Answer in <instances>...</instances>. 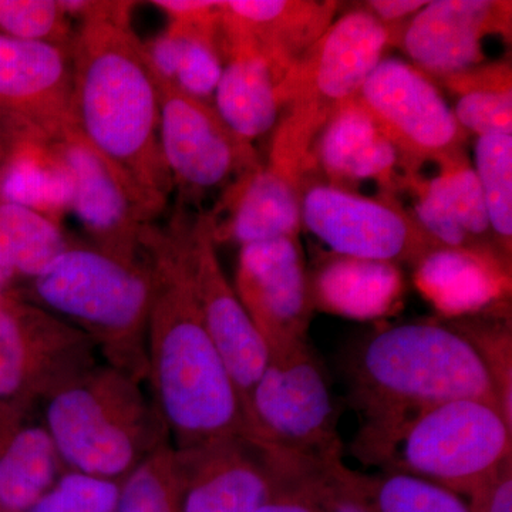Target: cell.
<instances>
[{"instance_id": "6da1fadb", "label": "cell", "mask_w": 512, "mask_h": 512, "mask_svg": "<svg viewBox=\"0 0 512 512\" xmlns=\"http://www.w3.org/2000/svg\"><path fill=\"white\" fill-rule=\"evenodd\" d=\"M136 5L63 2L79 22L72 43L74 126L154 221L174 192L160 147V89L130 25Z\"/></svg>"}, {"instance_id": "7a4b0ae2", "label": "cell", "mask_w": 512, "mask_h": 512, "mask_svg": "<svg viewBox=\"0 0 512 512\" xmlns=\"http://www.w3.org/2000/svg\"><path fill=\"white\" fill-rule=\"evenodd\" d=\"M345 370L363 420L356 453L370 463L383 466L397 434L413 417L450 400H493L512 420L463 316L376 330L349 350Z\"/></svg>"}, {"instance_id": "3957f363", "label": "cell", "mask_w": 512, "mask_h": 512, "mask_svg": "<svg viewBox=\"0 0 512 512\" xmlns=\"http://www.w3.org/2000/svg\"><path fill=\"white\" fill-rule=\"evenodd\" d=\"M143 249L157 285L147 328V383L171 446L254 440L244 406L212 340L167 229L150 225Z\"/></svg>"}, {"instance_id": "277c9868", "label": "cell", "mask_w": 512, "mask_h": 512, "mask_svg": "<svg viewBox=\"0 0 512 512\" xmlns=\"http://www.w3.org/2000/svg\"><path fill=\"white\" fill-rule=\"evenodd\" d=\"M30 282L36 305L82 332L104 363L146 383L157 285L146 252L124 258L74 241Z\"/></svg>"}, {"instance_id": "5b68a950", "label": "cell", "mask_w": 512, "mask_h": 512, "mask_svg": "<svg viewBox=\"0 0 512 512\" xmlns=\"http://www.w3.org/2000/svg\"><path fill=\"white\" fill-rule=\"evenodd\" d=\"M141 380L94 363L45 400V427L67 470L124 480L170 443Z\"/></svg>"}, {"instance_id": "8992f818", "label": "cell", "mask_w": 512, "mask_h": 512, "mask_svg": "<svg viewBox=\"0 0 512 512\" xmlns=\"http://www.w3.org/2000/svg\"><path fill=\"white\" fill-rule=\"evenodd\" d=\"M400 36L365 8L350 10L320 37L282 80V113L268 167L299 187L313 171V151L336 111L355 99Z\"/></svg>"}, {"instance_id": "52a82bcc", "label": "cell", "mask_w": 512, "mask_h": 512, "mask_svg": "<svg viewBox=\"0 0 512 512\" xmlns=\"http://www.w3.org/2000/svg\"><path fill=\"white\" fill-rule=\"evenodd\" d=\"M511 457L512 420L493 400L468 397L413 417L383 466L471 497Z\"/></svg>"}, {"instance_id": "ba28073f", "label": "cell", "mask_w": 512, "mask_h": 512, "mask_svg": "<svg viewBox=\"0 0 512 512\" xmlns=\"http://www.w3.org/2000/svg\"><path fill=\"white\" fill-rule=\"evenodd\" d=\"M268 353L247 404L256 443L312 463L342 460L338 412L328 375L308 339L268 349Z\"/></svg>"}, {"instance_id": "9c48e42d", "label": "cell", "mask_w": 512, "mask_h": 512, "mask_svg": "<svg viewBox=\"0 0 512 512\" xmlns=\"http://www.w3.org/2000/svg\"><path fill=\"white\" fill-rule=\"evenodd\" d=\"M160 89V147L178 208L218 197L262 165L254 144L227 126L214 104L165 84Z\"/></svg>"}, {"instance_id": "30bf717a", "label": "cell", "mask_w": 512, "mask_h": 512, "mask_svg": "<svg viewBox=\"0 0 512 512\" xmlns=\"http://www.w3.org/2000/svg\"><path fill=\"white\" fill-rule=\"evenodd\" d=\"M165 229L173 239L202 319L234 380L247 416L249 394L268 362V346L222 269L205 212L190 215L178 208Z\"/></svg>"}, {"instance_id": "8fae6325", "label": "cell", "mask_w": 512, "mask_h": 512, "mask_svg": "<svg viewBox=\"0 0 512 512\" xmlns=\"http://www.w3.org/2000/svg\"><path fill=\"white\" fill-rule=\"evenodd\" d=\"M357 99L399 151L409 177L426 161L443 165L463 156L466 131L436 86L412 64L383 59Z\"/></svg>"}, {"instance_id": "7c38bea8", "label": "cell", "mask_w": 512, "mask_h": 512, "mask_svg": "<svg viewBox=\"0 0 512 512\" xmlns=\"http://www.w3.org/2000/svg\"><path fill=\"white\" fill-rule=\"evenodd\" d=\"M97 363L93 343L36 303L0 301V403L29 407Z\"/></svg>"}, {"instance_id": "4fadbf2b", "label": "cell", "mask_w": 512, "mask_h": 512, "mask_svg": "<svg viewBox=\"0 0 512 512\" xmlns=\"http://www.w3.org/2000/svg\"><path fill=\"white\" fill-rule=\"evenodd\" d=\"M302 224L333 254L416 266L441 247L397 202L326 183L302 188Z\"/></svg>"}, {"instance_id": "5bb4252c", "label": "cell", "mask_w": 512, "mask_h": 512, "mask_svg": "<svg viewBox=\"0 0 512 512\" xmlns=\"http://www.w3.org/2000/svg\"><path fill=\"white\" fill-rule=\"evenodd\" d=\"M177 512H255L281 478L282 454L244 437L175 450Z\"/></svg>"}, {"instance_id": "9a60e30c", "label": "cell", "mask_w": 512, "mask_h": 512, "mask_svg": "<svg viewBox=\"0 0 512 512\" xmlns=\"http://www.w3.org/2000/svg\"><path fill=\"white\" fill-rule=\"evenodd\" d=\"M232 285L268 349L308 339L315 305L301 238L239 248Z\"/></svg>"}, {"instance_id": "2e32d148", "label": "cell", "mask_w": 512, "mask_h": 512, "mask_svg": "<svg viewBox=\"0 0 512 512\" xmlns=\"http://www.w3.org/2000/svg\"><path fill=\"white\" fill-rule=\"evenodd\" d=\"M73 177L70 214L90 244L124 258L144 255L143 239L153 224L120 174L86 140L76 126L52 134Z\"/></svg>"}, {"instance_id": "e0dca14e", "label": "cell", "mask_w": 512, "mask_h": 512, "mask_svg": "<svg viewBox=\"0 0 512 512\" xmlns=\"http://www.w3.org/2000/svg\"><path fill=\"white\" fill-rule=\"evenodd\" d=\"M510 32L511 2L434 0L404 26L399 42L420 72L446 79L483 63L485 37Z\"/></svg>"}, {"instance_id": "ac0fdd59", "label": "cell", "mask_w": 512, "mask_h": 512, "mask_svg": "<svg viewBox=\"0 0 512 512\" xmlns=\"http://www.w3.org/2000/svg\"><path fill=\"white\" fill-rule=\"evenodd\" d=\"M0 111L43 133L74 124L72 45L0 35Z\"/></svg>"}, {"instance_id": "d6986e66", "label": "cell", "mask_w": 512, "mask_h": 512, "mask_svg": "<svg viewBox=\"0 0 512 512\" xmlns=\"http://www.w3.org/2000/svg\"><path fill=\"white\" fill-rule=\"evenodd\" d=\"M338 2L231 0L222 2L220 52L244 47L264 56L284 76L335 22Z\"/></svg>"}, {"instance_id": "ffe728a7", "label": "cell", "mask_w": 512, "mask_h": 512, "mask_svg": "<svg viewBox=\"0 0 512 512\" xmlns=\"http://www.w3.org/2000/svg\"><path fill=\"white\" fill-rule=\"evenodd\" d=\"M299 185L259 165L222 192L211 211H204L215 244L239 248L272 239L299 237L302 227Z\"/></svg>"}, {"instance_id": "44dd1931", "label": "cell", "mask_w": 512, "mask_h": 512, "mask_svg": "<svg viewBox=\"0 0 512 512\" xmlns=\"http://www.w3.org/2000/svg\"><path fill=\"white\" fill-rule=\"evenodd\" d=\"M399 161V151L357 97L336 111L313 151V167L320 165L326 184L346 191L362 181L393 184Z\"/></svg>"}, {"instance_id": "7402d4cb", "label": "cell", "mask_w": 512, "mask_h": 512, "mask_svg": "<svg viewBox=\"0 0 512 512\" xmlns=\"http://www.w3.org/2000/svg\"><path fill=\"white\" fill-rule=\"evenodd\" d=\"M221 56L224 67L212 104L234 133L254 143L281 117L279 89L285 76L254 50L225 47Z\"/></svg>"}, {"instance_id": "603a6c76", "label": "cell", "mask_w": 512, "mask_h": 512, "mask_svg": "<svg viewBox=\"0 0 512 512\" xmlns=\"http://www.w3.org/2000/svg\"><path fill=\"white\" fill-rule=\"evenodd\" d=\"M73 177L56 138L26 126L0 168V200L62 222L72 210Z\"/></svg>"}, {"instance_id": "cb8c5ba5", "label": "cell", "mask_w": 512, "mask_h": 512, "mask_svg": "<svg viewBox=\"0 0 512 512\" xmlns=\"http://www.w3.org/2000/svg\"><path fill=\"white\" fill-rule=\"evenodd\" d=\"M309 284L315 308L355 319L386 315L403 293L396 264L336 254L320 261Z\"/></svg>"}, {"instance_id": "d4e9b609", "label": "cell", "mask_w": 512, "mask_h": 512, "mask_svg": "<svg viewBox=\"0 0 512 512\" xmlns=\"http://www.w3.org/2000/svg\"><path fill=\"white\" fill-rule=\"evenodd\" d=\"M414 279L440 312L460 318L500 302L511 275L495 262L471 252L440 248L414 266Z\"/></svg>"}, {"instance_id": "484cf974", "label": "cell", "mask_w": 512, "mask_h": 512, "mask_svg": "<svg viewBox=\"0 0 512 512\" xmlns=\"http://www.w3.org/2000/svg\"><path fill=\"white\" fill-rule=\"evenodd\" d=\"M220 18L210 22H168L164 32L143 43L148 66L158 84L211 103L224 67L218 45Z\"/></svg>"}, {"instance_id": "4316f807", "label": "cell", "mask_w": 512, "mask_h": 512, "mask_svg": "<svg viewBox=\"0 0 512 512\" xmlns=\"http://www.w3.org/2000/svg\"><path fill=\"white\" fill-rule=\"evenodd\" d=\"M64 467L45 426H23L0 450V507L28 511L53 487Z\"/></svg>"}, {"instance_id": "83f0119b", "label": "cell", "mask_w": 512, "mask_h": 512, "mask_svg": "<svg viewBox=\"0 0 512 512\" xmlns=\"http://www.w3.org/2000/svg\"><path fill=\"white\" fill-rule=\"evenodd\" d=\"M73 242L62 222L0 200V268L10 278L32 281Z\"/></svg>"}, {"instance_id": "f1b7e54d", "label": "cell", "mask_w": 512, "mask_h": 512, "mask_svg": "<svg viewBox=\"0 0 512 512\" xmlns=\"http://www.w3.org/2000/svg\"><path fill=\"white\" fill-rule=\"evenodd\" d=\"M476 175L487 208L498 254L511 269L512 251V136L478 137Z\"/></svg>"}, {"instance_id": "f546056e", "label": "cell", "mask_w": 512, "mask_h": 512, "mask_svg": "<svg viewBox=\"0 0 512 512\" xmlns=\"http://www.w3.org/2000/svg\"><path fill=\"white\" fill-rule=\"evenodd\" d=\"M357 480L376 512H471L460 494L402 471L357 473Z\"/></svg>"}, {"instance_id": "4dcf8cb0", "label": "cell", "mask_w": 512, "mask_h": 512, "mask_svg": "<svg viewBox=\"0 0 512 512\" xmlns=\"http://www.w3.org/2000/svg\"><path fill=\"white\" fill-rule=\"evenodd\" d=\"M433 181L458 225L474 242L478 251L487 258L493 259L505 272L511 274V269L505 266L498 254L490 221H488L483 191L474 168L470 167L463 156L457 157L441 165V171Z\"/></svg>"}, {"instance_id": "1f68e13d", "label": "cell", "mask_w": 512, "mask_h": 512, "mask_svg": "<svg viewBox=\"0 0 512 512\" xmlns=\"http://www.w3.org/2000/svg\"><path fill=\"white\" fill-rule=\"evenodd\" d=\"M116 512H177L174 447L165 443L121 483Z\"/></svg>"}, {"instance_id": "d6a6232c", "label": "cell", "mask_w": 512, "mask_h": 512, "mask_svg": "<svg viewBox=\"0 0 512 512\" xmlns=\"http://www.w3.org/2000/svg\"><path fill=\"white\" fill-rule=\"evenodd\" d=\"M0 29L16 39L67 46L76 33L60 0H0Z\"/></svg>"}, {"instance_id": "836d02e7", "label": "cell", "mask_w": 512, "mask_h": 512, "mask_svg": "<svg viewBox=\"0 0 512 512\" xmlns=\"http://www.w3.org/2000/svg\"><path fill=\"white\" fill-rule=\"evenodd\" d=\"M121 483L69 470L29 512H116Z\"/></svg>"}, {"instance_id": "e575fe53", "label": "cell", "mask_w": 512, "mask_h": 512, "mask_svg": "<svg viewBox=\"0 0 512 512\" xmlns=\"http://www.w3.org/2000/svg\"><path fill=\"white\" fill-rule=\"evenodd\" d=\"M308 483L320 512H376L360 488L357 473L342 460L309 463Z\"/></svg>"}, {"instance_id": "d590c367", "label": "cell", "mask_w": 512, "mask_h": 512, "mask_svg": "<svg viewBox=\"0 0 512 512\" xmlns=\"http://www.w3.org/2000/svg\"><path fill=\"white\" fill-rule=\"evenodd\" d=\"M454 116L464 131L478 137L512 136V87H491L461 94Z\"/></svg>"}, {"instance_id": "8d00e7d4", "label": "cell", "mask_w": 512, "mask_h": 512, "mask_svg": "<svg viewBox=\"0 0 512 512\" xmlns=\"http://www.w3.org/2000/svg\"><path fill=\"white\" fill-rule=\"evenodd\" d=\"M312 461L282 454L281 478L271 497L255 512H320L308 483Z\"/></svg>"}, {"instance_id": "74e56055", "label": "cell", "mask_w": 512, "mask_h": 512, "mask_svg": "<svg viewBox=\"0 0 512 512\" xmlns=\"http://www.w3.org/2000/svg\"><path fill=\"white\" fill-rule=\"evenodd\" d=\"M471 512H512V457L471 495Z\"/></svg>"}, {"instance_id": "f35d334b", "label": "cell", "mask_w": 512, "mask_h": 512, "mask_svg": "<svg viewBox=\"0 0 512 512\" xmlns=\"http://www.w3.org/2000/svg\"><path fill=\"white\" fill-rule=\"evenodd\" d=\"M151 5L165 13L170 22H208L220 18L222 2L210 0H154Z\"/></svg>"}, {"instance_id": "ab89813d", "label": "cell", "mask_w": 512, "mask_h": 512, "mask_svg": "<svg viewBox=\"0 0 512 512\" xmlns=\"http://www.w3.org/2000/svg\"><path fill=\"white\" fill-rule=\"evenodd\" d=\"M426 5V0H370L362 8L400 36L404 22L407 25Z\"/></svg>"}, {"instance_id": "60d3db41", "label": "cell", "mask_w": 512, "mask_h": 512, "mask_svg": "<svg viewBox=\"0 0 512 512\" xmlns=\"http://www.w3.org/2000/svg\"><path fill=\"white\" fill-rule=\"evenodd\" d=\"M28 123L0 111V168L8 160Z\"/></svg>"}, {"instance_id": "b9f144b4", "label": "cell", "mask_w": 512, "mask_h": 512, "mask_svg": "<svg viewBox=\"0 0 512 512\" xmlns=\"http://www.w3.org/2000/svg\"><path fill=\"white\" fill-rule=\"evenodd\" d=\"M12 282V278L2 268H0V301L6 298V289Z\"/></svg>"}]
</instances>
